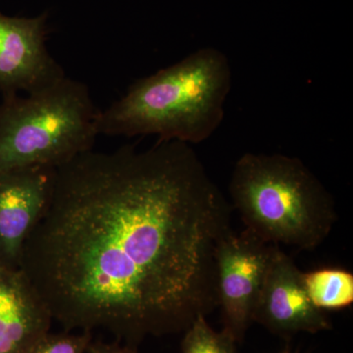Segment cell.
Here are the masks:
<instances>
[{
	"instance_id": "6da1fadb",
	"label": "cell",
	"mask_w": 353,
	"mask_h": 353,
	"mask_svg": "<svg viewBox=\"0 0 353 353\" xmlns=\"http://www.w3.org/2000/svg\"><path fill=\"white\" fill-rule=\"evenodd\" d=\"M231 206L192 145L90 150L58 167L19 268L65 331L126 345L185 332L218 306Z\"/></svg>"
},
{
	"instance_id": "7a4b0ae2",
	"label": "cell",
	"mask_w": 353,
	"mask_h": 353,
	"mask_svg": "<svg viewBox=\"0 0 353 353\" xmlns=\"http://www.w3.org/2000/svg\"><path fill=\"white\" fill-rule=\"evenodd\" d=\"M232 80L224 52L208 46L199 48L132 83L126 94L99 112V134H152L157 141L199 145L222 124Z\"/></svg>"
},
{
	"instance_id": "3957f363",
	"label": "cell",
	"mask_w": 353,
	"mask_h": 353,
	"mask_svg": "<svg viewBox=\"0 0 353 353\" xmlns=\"http://www.w3.org/2000/svg\"><path fill=\"white\" fill-rule=\"evenodd\" d=\"M229 192L245 230L272 245L314 250L336 220L333 196L317 176L281 153L241 155Z\"/></svg>"
},
{
	"instance_id": "277c9868",
	"label": "cell",
	"mask_w": 353,
	"mask_h": 353,
	"mask_svg": "<svg viewBox=\"0 0 353 353\" xmlns=\"http://www.w3.org/2000/svg\"><path fill=\"white\" fill-rule=\"evenodd\" d=\"M88 85L64 76L52 85L0 104V171L57 169L94 148L99 116Z\"/></svg>"
},
{
	"instance_id": "5b68a950",
	"label": "cell",
	"mask_w": 353,
	"mask_h": 353,
	"mask_svg": "<svg viewBox=\"0 0 353 353\" xmlns=\"http://www.w3.org/2000/svg\"><path fill=\"white\" fill-rule=\"evenodd\" d=\"M278 245L243 230H233L221 240L216 252L218 306L223 330L240 343L252 323L253 311Z\"/></svg>"
},
{
	"instance_id": "8992f818",
	"label": "cell",
	"mask_w": 353,
	"mask_h": 353,
	"mask_svg": "<svg viewBox=\"0 0 353 353\" xmlns=\"http://www.w3.org/2000/svg\"><path fill=\"white\" fill-rule=\"evenodd\" d=\"M48 14L10 17L0 12V92L2 97L38 92L65 72L46 48Z\"/></svg>"
},
{
	"instance_id": "52a82bcc",
	"label": "cell",
	"mask_w": 353,
	"mask_h": 353,
	"mask_svg": "<svg viewBox=\"0 0 353 353\" xmlns=\"http://www.w3.org/2000/svg\"><path fill=\"white\" fill-rule=\"evenodd\" d=\"M252 322L284 338L332 328L324 311L315 307L309 299L303 272L279 246L260 290Z\"/></svg>"
},
{
	"instance_id": "ba28073f",
	"label": "cell",
	"mask_w": 353,
	"mask_h": 353,
	"mask_svg": "<svg viewBox=\"0 0 353 353\" xmlns=\"http://www.w3.org/2000/svg\"><path fill=\"white\" fill-rule=\"evenodd\" d=\"M57 169L0 171V263L19 268L26 241L50 201Z\"/></svg>"
},
{
	"instance_id": "9c48e42d",
	"label": "cell",
	"mask_w": 353,
	"mask_h": 353,
	"mask_svg": "<svg viewBox=\"0 0 353 353\" xmlns=\"http://www.w3.org/2000/svg\"><path fill=\"white\" fill-rule=\"evenodd\" d=\"M52 321L22 270L0 263V353L31 352Z\"/></svg>"
},
{
	"instance_id": "30bf717a",
	"label": "cell",
	"mask_w": 353,
	"mask_h": 353,
	"mask_svg": "<svg viewBox=\"0 0 353 353\" xmlns=\"http://www.w3.org/2000/svg\"><path fill=\"white\" fill-rule=\"evenodd\" d=\"M309 299L320 310H334L352 305L353 275L343 269H321L303 273Z\"/></svg>"
},
{
	"instance_id": "8fae6325",
	"label": "cell",
	"mask_w": 353,
	"mask_h": 353,
	"mask_svg": "<svg viewBox=\"0 0 353 353\" xmlns=\"http://www.w3.org/2000/svg\"><path fill=\"white\" fill-rule=\"evenodd\" d=\"M182 353H239L236 341L224 330L216 332L201 315L185 330Z\"/></svg>"
},
{
	"instance_id": "7c38bea8",
	"label": "cell",
	"mask_w": 353,
	"mask_h": 353,
	"mask_svg": "<svg viewBox=\"0 0 353 353\" xmlns=\"http://www.w3.org/2000/svg\"><path fill=\"white\" fill-rule=\"evenodd\" d=\"M92 341L90 332L51 334L44 336L30 353H87Z\"/></svg>"
},
{
	"instance_id": "4fadbf2b",
	"label": "cell",
	"mask_w": 353,
	"mask_h": 353,
	"mask_svg": "<svg viewBox=\"0 0 353 353\" xmlns=\"http://www.w3.org/2000/svg\"><path fill=\"white\" fill-rule=\"evenodd\" d=\"M87 353H139L134 347L129 345H121L120 343H102L94 341L90 343Z\"/></svg>"
}]
</instances>
